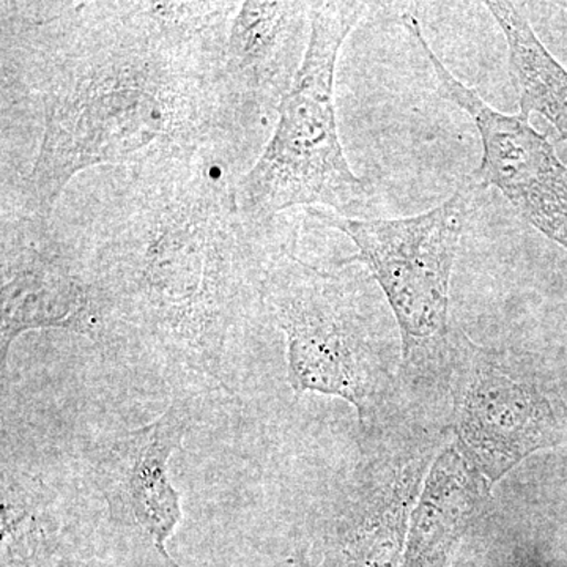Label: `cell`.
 <instances>
[{
	"mask_svg": "<svg viewBox=\"0 0 567 567\" xmlns=\"http://www.w3.org/2000/svg\"><path fill=\"white\" fill-rule=\"evenodd\" d=\"M240 2L0 3L2 111L29 107L39 141L2 204L52 215L89 167L128 169L210 151L234 133L224 48Z\"/></svg>",
	"mask_w": 567,
	"mask_h": 567,
	"instance_id": "1",
	"label": "cell"
},
{
	"mask_svg": "<svg viewBox=\"0 0 567 567\" xmlns=\"http://www.w3.org/2000/svg\"><path fill=\"white\" fill-rule=\"evenodd\" d=\"M91 238L114 328L111 357L144 361L181 395L233 394L227 358L264 309L268 251L210 151L128 169Z\"/></svg>",
	"mask_w": 567,
	"mask_h": 567,
	"instance_id": "2",
	"label": "cell"
},
{
	"mask_svg": "<svg viewBox=\"0 0 567 567\" xmlns=\"http://www.w3.org/2000/svg\"><path fill=\"white\" fill-rule=\"evenodd\" d=\"M368 2H311V32L301 69L278 107L270 141L237 183L238 207L264 233L279 213L320 208L354 216L371 199V183L347 159L336 114V66Z\"/></svg>",
	"mask_w": 567,
	"mask_h": 567,
	"instance_id": "3",
	"label": "cell"
},
{
	"mask_svg": "<svg viewBox=\"0 0 567 567\" xmlns=\"http://www.w3.org/2000/svg\"><path fill=\"white\" fill-rule=\"evenodd\" d=\"M286 245L268 252L262 305L286 336L293 393L336 395L363 420L374 393L379 354L352 264L317 267Z\"/></svg>",
	"mask_w": 567,
	"mask_h": 567,
	"instance_id": "4",
	"label": "cell"
},
{
	"mask_svg": "<svg viewBox=\"0 0 567 567\" xmlns=\"http://www.w3.org/2000/svg\"><path fill=\"white\" fill-rule=\"evenodd\" d=\"M483 192L465 178L432 210L405 218H358L309 208L316 221L357 246L360 264L382 287L401 330L405 358L439 352L450 333V286L462 235Z\"/></svg>",
	"mask_w": 567,
	"mask_h": 567,
	"instance_id": "5",
	"label": "cell"
},
{
	"mask_svg": "<svg viewBox=\"0 0 567 567\" xmlns=\"http://www.w3.org/2000/svg\"><path fill=\"white\" fill-rule=\"evenodd\" d=\"M0 363L29 331L63 330L84 336L104 354L114 328L91 233L52 215L2 204L0 224Z\"/></svg>",
	"mask_w": 567,
	"mask_h": 567,
	"instance_id": "6",
	"label": "cell"
},
{
	"mask_svg": "<svg viewBox=\"0 0 567 567\" xmlns=\"http://www.w3.org/2000/svg\"><path fill=\"white\" fill-rule=\"evenodd\" d=\"M193 423L186 395L152 423L100 440L89 453V480L106 516L92 525L107 567H183L167 551L181 527L182 496L169 475Z\"/></svg>",
	"mask_w": 567,
	"mask_h": 567,
	"instance_id": "7",
	"label": "cell"
},
{
	"mask_svg": "<svg viewBox=\"0 0 567 567\" xmlns=\"http://www.w3.org/2000/svg\"><path fill=\"white\" fill-rule=\"evenodd\" d=\"M401 20L427 59L440 96L475 123L483 156L472 177L481 188L502 193L525 221L567 251V166L554 144L537 132L528 115L496 111L458 80L432 50L415 14L406 11Z\"/></svg>",
	"mask_w": 567,
	"mask_h": 567,
	"instance_id": "8",
	"label": "cell"
},
{
	"mask_svg": "<svg viewBox=\"0 0 567 567\" xmlns=\"http://www.w3.org/2000/svg\"><path fill=\"white\" fill-rule=\"evenodd\" d=\"M311 2H240L223 55V93L238 126L278 111L303 63Z\"/></svg>",
	"mask_w": 567,
	"mask_h": 567,
	"instance_id": "9",
	"label": "cell"
},
{
	"mask_svg": "<svg viewBox=\"0 0 567 567\" xmlns=\"http://www.w3.org/2000/svg\"><path fill=\"white\" fill-rule=\"evenodd\" d=\"M566 429L567 417L550 399L488 368L473 380L458 417L466 454L492 481L535 451L558 445Z\"/></svg>",
	"mask_w": 567,
	"mask_h": 567,
	"instance_id": "10",
	"label": "cell"
},
{
	"mask_svg": "<svg viewBox=\"0 0 567 567\" xmlns=\"http://www.w3.org/2000/svg\"><path fill=\"white\" fill-rule=\"evenodd\" d=\"M0 567H107L92 525L70 516L40 476L2 468Z\"/></svg>",
	"mask_w": 567,
	"mask_h": 567,
	"instance_id": "11",
	"label": "cell"
},
{
	"mask_svg": "<svg viewBox=\"0 0 567 567\" xmlns=\"http://www.w3.org/2000/svg\"><path fill=\"white\" fill-rule=\"evenodd\" d=\"M506 40L511 80L522 114L540 115L567 141V70L540 41L516 3L484 2Z\"/></svg>",
	"mask_w": 567,
	"mask_h": 567,
	"instance_id": "12",
	"label": "cell"
}]
</instances>
